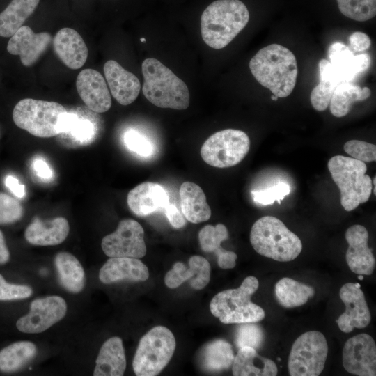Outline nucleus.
Here are the masks:
<instances>
[{
    "mask_svg": "<svg viewBox=\"0 0 376 376\" xmlns=\"http://www.w3.org/2000/svg\"><path fill=\"white\" fill-rule=\"evenodd\" d=\"M249 68L259 84L278 97L288 96L295 86L296 58L281 45L271 44L260 49L251 59Z\"/></svg>",
    "mask_w": 376,
    "mask_h": 376,
    "instance_id": "nucleus-1",
    "label": "nucleus"
},
{
    "mask_svg": "<svg viewBox=\"0 0 376 376\" xmlns=\"http://www.w3.org/2000/svg\"><path fill=\"white\" fill-rule=\"evenodd\" d=\"M249 13L240 0H217L210 3L201 17V36L209 47L219 49L228 45L246 26Z\"/></svg>",
    "mask_w": 376,
    "mask_h": 376,
    "instance_id": "nucleus-2",
    "label": "nucleus"
},
{
    "mask_svg": "<svg viewBox=\"0 0 376 376\" xmlns=\"http://www.w3.org/2000/svg\"><path fill=\"white\" fill-rule=\"evenodd\" d=\"M13 119L19 128L40 138H49L67 131L70 112L56 102L25 98L17 103Z\"/></svg>",
    "mask_w": 376,
    "mask_h": 376,
    "instance_id": "nucleus-3",
    "label": "nucleus"
},
{
    "mask_svg": "<svg viewBox=\"0 0 376 376\" xmlns=\"http://www.w3.org/2000/svg\"><path fill=\"white\" fill-rule=\"evenodd\" d=\"M144 78L143 93L146 99L160 108L178 110L189 105V92L186 84L156 58L142 63Z\"/></svg>",
    "mask_w": 376,
    "mask_h": 376,
    "instance_id": "nucleus-4",
    "label": "nucleus"
},
{
    "mask_svg": "<svg viewBox=\"0 0 376 376\" xmlns=\"http://www.w3.org/2000/svg\"><path fill=\"white\" fill-rule=\"evenodd\" d=\"M250 242L260 255L280 262L293 260L302 250L299 237L273 216L263 217L253 224Z\"/></svg>",
    "mask_w": 376,
    "mask_h": 376,
    "instance_id": "nucleus-5",
    "label": "nucleus"
},
{
    "mask_svg": "<svg viewBox=\"0 0 376 376\" xmlns=\"http://www.w3.org/2000/svg\"><path fill=\"white\" fill-rule=\"evenodd\" d=\"M258 286V279L250 276L244 279L239 288L217 293L210 304L212 314L224 324L261 321L265 318V311L251 299Z\"/></svg>",
    "mask_w": 376,
    "mask_h": 376,
    "instance_id": "nucleus-6",
    "label": "nucleus"
},
{
    "mask_svg": "<svg viewBox=\"0 0 376 376\" xmlns=\"http://www.w3.org/2000/svg\"><path fill=\"white\" fill-rule=\"evenodd\" d=\"M328 169L340 192V203L346 211H352L367 202L372 194V179L366 175L365 162L343 155L332 157Z\"/></svg>",
    "mask_w": 376,
    "mask_h": 376,
    "instance_id": "nucleus-7",
    "label": "nucleus"
},
{
    "mask_svg": "<svg viewBox=\"0 0 376 376\" xmlns=\"http://www.w3.org/2000/svg\"><path fill=\"white\" fill-rule=\"evenodd\" d=\"M176 346L173 333L166 327L157 326L140 340L132 367L138 376L158 375L170 361Z\"/></svg>",
    "mask_w": 376,
    "mask_h": 376,
    "instance_id": "nucleus-8",
    "label": "nucleus"
},
{
    "mask_svg": "<svg viewBox=\"0 0 376 376\" xmlns=\"http://www.w3.org/2000/svg\"><path fill=\"white\" fill-rule=\"evenodd\" d=\"M250 149V139L243 131L226 129L214 133L203 144L201 156L207 164L227 168L239 164Z\"/></svg>",
    "mask_w": 376,
    "mask_h": 376,
    "instance_id": "nucleus-9",
    "label": "nucleus"
},
{
    "mask_svg": "<svg viewBox=\"0 0 376 376\" xmlns=\"http://www.w3.org/2000/svg\"><path fill=\"white\" fill-rule=\"evenodd\" d=\"M328 354L327 340L320 331H310L294 342L288 357L291 376H318L322 372Z\"/></svg>",
    "mask_w": 376,
    "mask_h": 376,
    "instance_id": "nucleus-10",
    "label": "nucleus"
},
{
    "mask_svg": "<svg viewBox=\"0 0 376 376\" xmlns=\"http://www.w3.org/2000/svg\"><path fill=\"white\" fill-rule=\"evenodd\" d=\"M101 246L109 258H141L146 253L143 228L134 219H123L113 233L102 238Z\"/></svg>",
    "mask_w": 376,
    "mask_h": 376,
    "instance_id": "nucleus-11",
    "label": "nucleus"
},
{
    "mask_svg": "<svg viewBox=\"0 0 376 376\" xmlns=\"http://www.w3.org/2000/svg\"><path fill=\"white\" fill-rule=\"evenodd\" d=\"M66 312V302L59 296L36 299L31 303L29 313L17 320L16 327L23 333H41L63 319Z\"/></svg>",
    "mask_w": 376,
    "mask_h": 376,
    "instance_id": "nucleus-12",
    "label": "nucleus"
},
{
    "mask_svg": "<svg viewBox=\"0 0 376 376\" xmlns=\"http://www.w3.org/2000/svg\"><path fill=\"white\" fill-rule=\"evenodd\" d=\"M343 364L351 374L376 375V345L373 338L367 334L349 338L343 350Z\"/></svg>",
    "mask_w": 376,
    "mask_h": 376,
    "instance_id": "nucleus-13",
    "label": "nucleus"
},
{
    "mask_svg": "<svg viewBox=\"0 0 376 376\" xmlns=\"http://www.w3.org/2000/svg\"><path fill=\"white\" fill-rule=\"evenodd\" d=\"M339 296L345 306V311L336 320L339 329L350 333L354 328H364L370 320L371 315L364 294L355 283H347L340 289Z\"/></svg>",
    "mask_w": 376,
    "mask_h": 376,
    "instance_id": "nucleus-14",
    "label": "nucleus"
},
{
    "mask_svg": "<svg viewBox=\"0 0 376 376\" xmlns=\"http://www.w3.org/2000/svg\"><path fill=\"white\" fill-rule=\"evenodd\" d=\"M349 245L345 259L350 269L355 274L370 275L375 267V258L368 246V233L361 225L348 228L345 234Z\"/></svg>",
    "mask_w": 376,
    "mask_h": 376,
    "instance_id": "nucleus-15",
    "label": "nucleus"
},
{
    "mask_svg": "<svg viewBox=\"0 0 376 376\" xmlns=\"http://www.w3.org/2000/svg\"><path fill=\"white\" fill-rule=\"evenodd\" d=\"M51 41L49 33H36L29 26L23 25L10 37L7 51L12 55H19L22 63L29 67L38 60Z\"/></svg>",
    "mask_w": 376,
    "mask_h": 376,
    "instance_id": "nucleus-16",
    "label": "nucleus"
},
{
    "mask_svg": "<svg viewBox=\"0 0 376 376\" xmlns=\"http://www.w3.org/2000/svg\"><path fill=\"white\" fill-rule=\"evenodd\" d=\"M76 88L81 99L92 111L104 113L111 108V97L108 86L97 70H81L77 77Z\"/></svg>",
    "mask_w": 376,
    "mask_h": 376,
    "instance_id": "nucleus-17",
    "label": "nucleus"
},
{
    "mask_svg": "<svg viewBox=\"0 0 376 376\" xmlns=\"http://www.w3.org/2000/svg\"><path fill=\"white\" fill-rule=\"evenodd\" d=\"M127 202L133 213L144 217L164 211L169 203V198L166 190L161 185L145 182L129 191Z\"/></svg>",
    "mask_w": 376,
    "mask_h": 376,
    "instance_id": "nucleus-18",
    "label": "nucleus"
},
{
    "mask_svg": "<svg viewBox=\"0 0 376 376\" xmlns=\"http://www.w3.org/2000/svg\"><path fill=\"white\" fill-rule=\"evenodd\" d=\"M104 73L110 92L119 104L128 105L136 99L141 84L134 74L114 60H109L104 63Z\"/></svg>",
    "mask_w": 376,
    "mask_h": 376,
    "instance_id": "nucleus-19",
    "label": "nucleus"
},
{
    "mask_svg": "<svg viewBox=\"0 0 376 376\" xmlns=\"http://www.w3.org/2000/svg\"><path fill=\"white\" fill-rule=\"evenodd\" d=\"M210 265L203 257L193 256L189 260V268L176 262L165 275L164 283L169 288H176L185 281L190 280L191 286L196 290L204 288L210 279Z\"/></svg>",
    "mask_w": 376,
    "mask_h": 376,
    "instance_id": "nucleus-20",
    "label": "nucleus"
},
{
    "mask_svg": "<svg viewBox=\"0 0 376 376\" xmlns=\"http://www.w3.org/2000/svg\"><path fill=\"white\" fill-rule=\"evenodd\" d=\"M54 49L60 60L69 68H81L88 57V48L80 34L71 28H63L53 39Z\"/></svg>",
    "mask_w": 376,
    "mask_h": 376,
    "instance_id": "nucleus-21",
    "label": "nucleus"
},
{
    "mask_svg": "<svg viewBox=\"0 0 376 376\" xmlns=\"http://www.w3.org/2000/svg\"><path fill=\"white\" fill-rule=\"evenodd\" d=\"M149 277L146 265L139 258L111 257L99 272L100 281L106 284L120 281H144Z\"/></svg>",
    "mask_w": 376,
    "mask_h": 376,
    "instance_id": "nucleus-22",
    "label": "nucleus"
},
{
    "mask_svg": "<svg viewBox=\"0 0 376 376\" xmlns=\"http://www.w3.org/2000/svg\"><path fill=\"white\" fill-rule=\"evenodd\" d=\"M70 226L64 217L41 221L36 217L27 226L24 237L27 242L38 246H54L61 244L68 237Z\"/></svg>",
    "mask_w": 376,
    "mask_h": 376,
    "instance_id": "nucleus-23",
    "label": "nucleus"
},
{
    "mask_svg": "<svg viewBox=\"0 0 376 376\" xmlns=\"http://www.w3.org/2000/svg\"><path fill=\"white\" fill-rule=\"evenodd\" d=\"M329 62L341 76L344 81H351L359 73L367 70L370 64L368 54L354 55L344 44L336 42L329 47Z\"/></svg>",
    "mask_w": 376,
    "mask_h": 376,
    "instance_id": "nucleus-24",
    "label": "nucleus"
},
{
    "mask_svg": "<svg viewBox=\"0 0 376 376\" xmlns=\"http://www.w3.org/2000/svg\"><path fill=\"white\" fill-rule=\"evenodd\" d=\"M126 368V357L122 339L113 336L102 345L95 361L94 376H122Z\"/></svg>",
    "mask_w": 376,
    "mask_h": 376,
    "instance_id": "nucleus-25",
    "label": "nucleus"
},
{
    "mask_svg": "<svg viewBox=\"0 0 376 376\" xmlns=\"http://www.w3.org/2000/svg\"><path fill=\"white\" fill-rule=\"evenodd\" d=\"M232 370L235 376H275L278 373L272 360L260 356L256 349L249 346L239 348Z\"/></svg>",
    "mask_w": 376,
    "mask_h": 376,
    "instance_id": "nucleus-26",
    "label": "nucleus"
},
{
    "mask_svg": "<svg viewBox=\"0 0 376 376\" xmlns=\"http://www.w3.org/2000/svg\"><path fill=\"white\" fill-rule=\"evenodd\" d=\"M181 211L184 217L194 224L208 220L211 209L203 189L192 182H184L180 187Z\"/></svg>",
    "mask_w": 376,
    "mask_h": 376,
    "instance_id": "nucleus-27",
    "label": "nucleus"
},
{
    "mask_svg": "<svg viewBox=\"0 0 376 376\" xmlns=\"http://www.w3.org/2000/svg\"><path fill=\"white\" fill-rule=\"evenodd\" d=\"M320 81L311 93L313 107L322 111L327 109L336 87L344 81L341 76L327 59H321L318 63Z\"/></svg>",
    "mask_w": 376,
    "mask_h": 376,
    "instance_id": "nucleus-28",
    "label": "nucleus"
},
{
    "mask_svg": "<svg viewBox=\"0 0 376 376\" xmlns=\"http://www.w3.org/2000/svg\"><path fill=\"white\" fill-rule=\"evenodd\" d=\"M54 265L61 285L72 293L80 292L86 283L84 269L72 254L60 252L54 258Z\"/></svg>",
    "mask_w": 376,
    "mask_h": 376,
    "instance_id": "nucleus-29",
    "label": "nucleus"
},
{
    "mask_svg": "<svg viewBox=\"0 0 376 376\" xmlns=\"http://www.w3.org/2000/svg\"><path fill=\"white\" fill-rule=\"evenodd\" d=\"M40 0H12L0 13V36L11 37L34 12Z\"/></svg>",
    "mask_w": 376,
    "mask_h": 376,
    "instance_id": "nucleus-30",
    "label": "nucleus"
},
{
    "mask_svg": "<svg viewBox=\"0 0 376 376\" xmlns=\"http://www.w3.org/2000/svg\"><path fill=\"white\" fill-rule=\"evenodd\" d=\"M370 94L371 91L367 86L361 88L350 81H342L336 87L331 96L330 111L335 117H343L349 113L354 102L365 100Z\"/></svg>",
    "mask_w": 376,
    "mask_h": 376,
    "instance_id": "nucleus-31",
    "label": "nucleus"
},
{
    "mask_svg": "<svg viewBox=\"0 0 376 376\" xmlns=\"http://www.w3.org/2000/svg\"><path fill=\"white\" fill-rule=\"evenodd\" d=\"M275 296L284 308L304 305L315 294L314 288L290 278H282L275 285Z\"/></svg>",
    "mask_w": 376,
    "mask_h": 376,
    "instance_id": "nucleus-32",
    "label": "nucleus"
},
{
    "mask_svg": "<svg viewBox=\"0 0 376 376\" xmlns=\"http://www.w3.org/2000/svg\"><path fill=\"white\" fill-rule=\"evenodd\" d=\"M37 354L36 345L30 341H18L0 351V371L13 373L19 370Z\"/></svg>",
    "mask_w": 376,
    "mask_h": 376,
    "instance_id": "nucleus-33",
    "label": "nucleus"
},
{
    "mask_svg": "<svg viewBox=\"0 0 376 376\" xmlns=\"http://www.w3.org/2000/svg\"><path fill=\"white\" fill-rule=\"evenodd\" d=\"M232 346L221 339L209 343L203 352V363L211 371H221L230 367L234 360Z\"/></svg>",
    "mask_w": 376,
    "mask_h": 376,
    "instance_id": "nucleus-34",
    "label": "nucleus"
},
{
    "mask_svg": "<svg viewBox=\"0 0 376 376\" xmlns=\"http://www.w3.org/2000/svg\"><path fill=\"white\" fill-rule=\"evenodd\" d=\"M340 13L347 17L365 22L376 15V0H336Z\"/></svg>",
    "mask_w": 376,
    "mask_h": 376,
    "instance_id": "nucleus-35",
    "label": "nucleus"
},
{
    "mask_svg": "<svg viewBox=\"0 0 376 376\" xmlns=\"http://www.w3.org/2000/svg\"><path fill=\"white\" fill-rule=\"evenodd\" d=\"M228 238L227 228L222 224L216 226L206 225L198 233L202 249L205 252H214L217 256L225 250L221 246V244Z\"/></svg>",
    "mask_w": 376,
    "mask_h": 376,
    "instance_id": "nucleus-36",
    "label": "nucleus"
},
{
    "mask_svg": "<svg viewBox=\"0 0 376 376\" xmlns=\"http://www.w3.org/2000/svg\"><path fill=\"white\" fill-rule=\"evenodd\" d=\"M65 134L71 135L80 143H88L94 138L95 127L90 120L79 117L74 112H70L68 130Z\"/></svg>",
    "mask_w": 376,
    "mask_h": 376,
    "instance_id": "nucleus-37",
    "label": "nucleus"
},
{
    "mask_svg": "<svg viewBox=\"0 0 376 376\" xmlns=\"http://www.w3.org/2000/svg\"><path fill=\"white\" fill-rule=\"evenodd\" d=\"M235 335V344L238 348L249 346L258 349L263 343L264 335L261 328L253 322L242 323Z\"/></svg>",
    "mask_w": 376,
    "mask_h": 376,
    "instance_id": "nucleus-38",
    "label": "nucleus"
},
{
    "mask_svg": "<svg viewBox=\"0 0 376 376\" xmlns=\"http://www.w3.org/2000/svg\"><path fill=\"white\" fill-rule=\"evenodd\" d=\"M123 140L128 150L142 157H149L155 153L152 143L145 135L135 130L127 131Z\"/></svg>",
    "mask_w": 376,
    "mask_h": 376,
    "instance_id": "nucleus-39",
    "label": "nucleus"
},
{
    "mask_svg": "<svg viewBox=\"0 0 376 376\" xmlns=\"http://www.w3.org/2000/svg\"><path fill=\"white\" fill-rule=\"evenodd\" d=\"M23 214V207L18 201L0 192V224L15 223L21 219Z\"/></svg>",
    "mask_w": 376,
    "mask_h": 376,
    "instance_id": "nucleus-40",
    "label": "nucleus"
},
{
    "mask_svg": "<svg viewBox=\"0 0 376 376\" xmlns=\"http://www.w3.org/2000/svg\"><path fill=\"white\" fill-rule=\"evenodd\" d=\"M290 192V187L288 184L281 182L274 186L262 190L251 191V196L255 202L263 205H270L277 201H281Z\"/></svg>",
    "mask_w": 376,
    "mask_h": 376,
    "instance_id": "nucleus-41",
    "label": "nucleus"
},
{
    "mask_svg": "<svg viewBox=\"0 0 376 376\" xmlns=\"http://www.w3.org/2000/svg\"><path fill=\"white\" fill-rule=\"evenodd\" d=\"M344 150L351 157L363 162L376 160V146L359 140H350L344 144Z\"/></svg>",
    "mask_w": 376,
    "mask_h": 376,
    "instance_id": "nucleus-42",
    "label": "nucleus"
},
{
    "mask_svg": "<svg viewBox=\"0 0 376 376\" xmlns=\"http://www.w3.org/2000/svg\"><path fill=\"white\" fill-rule=\"evenodd\" d=\"M32 288L25 285L9 283L0 274V301H12L29 297Z\"/></svg>",
    "mask_w": 376,
    "mask_h": 376,
    "instance_id": "nucleus-43",
    "label": "nucleus"
},
{
    "mask_svg": "<svg viewBox=\"0 0 376 376\" xmlns=\"http://www.w3.org/2000/svg\"><path fill=\"white\" fill-rule=\"evenodd\" d=\"M350 49L354 52H362L368 49L371 40L369 36L361 31H355L349 37Z\"/></svg>",
    "mask_w": 376,
    "mask_h": 376,
    "instance_id": "nucleus-44",
    "label": "nucleus"
},
{
    "mask_svg": "<svg viewBox=\"0 0 376 376\" xmlns=\"http://www.w3.org/2000/svg\"><path fill=\"white\" fill-rule=\"evenodd\" d=\"M163 212L173 228H180L185 225L186 220L183 214L174 204L169 203Z\"/></svg>",
    "mask_w": 376,
    "mask_h": 376,
    "instance_id": "nucleus-45",
    "label": "nucleus"
},
{
    "mask_svg": "<svg viewBox=\"0 0 376 376\" xmlns=\"http://www.w3.org/2000/svg\"><path fill=\"white\" fill-rule=\"evenodd\" d=\"M32 168L39 178L45 181H49L53 179L54 173L47 164L42 158H36L32 162Z\"/></svg>",
    "mask_w": 376,
    "mask_h": 376,
    "instance_id": "nucleus-46",
    "label": "nucleus"
},
{
    "mask_svg": "<svg viewBox=\"0 0 376 376\" xmlns=\"http://www.w3.org/2000/svg\"><path fill=\"white\" fill-rule=\"evenodd\" d=\"M5 185L16 197L22 198L25 196V186L19 183L16 178L8 175L5 180Z\"/></svg>",
    "mask_w": 376,
    "mask_h": 376,
    "instance_id": "nucleus-47",
    "label": "nucleus"
},
{
    "mask_svg": "<svg viewBox=\"0 0 376 376\" xmlns=\"http://www.w3.org/2000/svg\"><path fill=\"white\" fill-rule=\"evenodd\" d=\"M218 265L222 269H232L236 265L237 254L230 251L224 250L218 256Z\"/></svg>",
    "mask_w": 376,
    "mask_h": 376,
    "instance_id": "nucleus-48",
    "label": "nucleus"
},
{
    "mask_svg": "<svg viewBox=\"0 0 376 376\" xmlns=\"http://www.w3.org/2000/svg\"><path fill=\"white\" fill-rule=\"evenodd\" d=\"M10 259V252L6 246L3 233L0 230V265L6 263Z\"/></svg>",
    "mask_w": 376,
    "mask_h": 376,
    "instance_id": "nucleus-49",
    "label": "nucleus"
},
{
    "mask_svg": "<svg viewBox=\"0 0 376 376\" xmlns=\"http://www.w3.org/2000/svg\"><path fill=\"white\" fill-rule=\"evenodd\" d=\"M278 98H279V97H278L277 96L274 95H272L271 96V99H272V100H274V101H276V100H278Z\"/></svg>",
    "mask_w": 376,
    "mask_h": 376,
    "instance_id": "nucleus-50",
    "label": "nucleus"
},
{
    "mask_svg": "<svg viewBox=\"0 0 376 376\" xmlns=\"http://www.w3.org/2000/svg\"><path fill=\"white\" fill-rule=\"evenodd\" d=\"M359 279L362 280V279H363V276L361 275V274H359Z\"/></svg>",
    "mask_w": 376,
    "mask_h": 376,
    "instance_id": "nucleus-51",
    "label": "nucleus"
},
{
    "mask_svg": "<svg viewBox=\"0 0 376 376\" xmlns=\"http://www.w3.org/2000/svg\"><path fill=\"white\" fill-rule=\"evenodd\" d=\"M141 41L143 42H146L145 38H141Z\"/></svg>",
    "mask_w": 376,
    "mask_h": 376,
    "instance_id": "nucleus-52",
    "label": "nucleus"
}]
</instances>
